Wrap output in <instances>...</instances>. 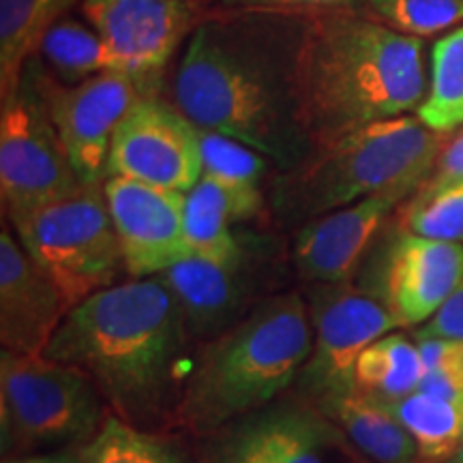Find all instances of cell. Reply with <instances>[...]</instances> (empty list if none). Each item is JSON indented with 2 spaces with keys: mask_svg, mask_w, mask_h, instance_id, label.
<instances>
[{
  "mask_svg": "<svg viewBox=\"0 0 463 463\" xmlns=\"http://www.w3.org/2000/svg\"><path fill=\"white\" fill-rule=\"evenodd\" d=\"M309 17L211 14L189 34L174 80L176 108L200 129L262 153L279 172L314 155L298 106Z\"/></svg>",
  "mask_w": 463,
  "mask_h": 463,
  "instance_id": "1",
  "label": "cell"
},
{
  "mask_svg": "<svg viewBox=\"0 0 463 463\" xmlns=\"http://www.w3.org/2000/svg\"><path fill=\"white\" fill-rule=\"evenodd\" d=\"M183 311L157 277L101 289L73 307L43 356L95 382L109 412L137 430L176 422L194 358Z\"/></svg>",
  "mask_w": 463,
  "mask_h": 463,
  "instance_id": "2",
  "label": "cell"
},
{
  "mask_svg": "<svg viewBox=\"0 0 463 463\" xmlns=\"http://www.w3.org/2000/svg\"><path fill=\"white\" fill-rule=\"evenodd\" d=\"M420 37L358 11L311 15L298 56V106L314 150L425 99Z\"/></svg>",
  "mask_w": 463,
  "mask_h": 463,
  "instance_id": "3",
  "label": "cell"
},
{
  "mask_svg": "<svg viewBox=\"0 0 463 463\" xmlns=\"http://www.w3.org/2000/svg\"><path fill=\"white\" fill-rule=\"evenodd\" d=\"M311 350L307 298L297 292L264 297L241 322L195 352L174 427L204 439L277 402L297 384Z\"/></svg>",
  "mask_w": 463,
  "mask_h": 463,
  "instance_id": "4",
  "label": "cell"
},
{
  "mask_svg": "<svg viewBox=\"0 0 463 463\" xmlns=\"http://www.w3.org/2000/svg\"><path fill=\"white\" fill-rule=\"evenodd\" d=\"M444 133L419 116H397L363 127L331 146L314 150L270 184V211L281 225H303L335 208L378 194L408 198L436 164Z\"/></svg>",
  "mask_w": 463,
  "mask_h": 463,
  "instance_id": "5",
  "label": "cell"
},
{
  "mask_svg": "<svg viewBox=\"0 0 463 463\" xmlns=\"http://www.w3.org/2000/svg\"><path fill=\"white\" fill-rule=\"evenodd\" d=\"M109 412L89 375L48 356L0 354V436L9 457L84 447Z\"/></svg>",
  "mask_w": 463,
  "mask_h": 463,
  "instance_id": "6",
  "label": "cell"
},
{
  "mask_svg": "<svg viewBox=\"0 0 463 463\" xmlns=\"http://www.w3.org/2000/svg\"><path fill=\"white\" fill-rule=\"evenodd\" d=\"M11 225L24 251L56 283L71 309L116 286L125 270L103 184H86L69 198L11 219Z\"/></svg>",
  "mask_w": 463,
  "mask_h": 463,
  "instance_id": "7",
  "label": "cell"
},
{
  "mask_svg": "<svg viewBox=\"0 0 463 463\" xmlns=\"http://www.w3.org/2000/svg\"><path fill=\"white\" fill-rule=\"evenodd\" d=\"M86 184L75 174L65 144L45 106L37 65L31 61L0 112V194L9 222L78 194Z\"/></svg>",
  "mask_w": 463,
  "mask_h": 463,
  "instance_id": "8",
  "label": "cell"
},
{
  "mask_svg": "<svg viewBox=\"0 0 463 463\" xmlns=\"http://www.w3.org/2000/svg\"><path fill=\"white\" fill-rule=\"evenodd\" d=\"M314 326V350L297 380L307 402L322 405L354 392L358 358L375 339L397 331L391 311L363 288L311 283L305 294Z\"/></svg>",
  "mask_w": 463,
  "mask_h": 463,
  "instance_id": "9",
  "label": "cell"
},
{
  "mask_svg": "<svg viewBox=\"0 0 463 463\" xmlns=\"http://www.w3.org/2000/svg\"><path fill=\"white\" fill-rule=\"evenodd\" d=\"M202 463H369L316 403L297 395L204 438Z\"/></svg>",
  "mask_w": 463,
  "mask_h": 463,
  "instance_id": "10",
  "label": "cell"
},
{
  "mask_svg": "<svg viewBox=\"0 0 463 463\" xmlns=\"http://www.w3.org/2000/svg\"><path fill=\"white\" fill-rule=\"evenodd\" d=\"M50 118L65 144L75 174L84 184H103L114 131L146 89L133 75L108 71L82 84H58L37 67Z\"/></svg>",
  "mask_w": 463,
  "mask_h": 463,
  "instance_id": "11",
  "label": "cell"
},
{
  "mask_svg": "<svg viewBox=\"0 0 463 463\" xmlns=\"http://www.w3.org/2000/svg\"><path fill=\"white\" fill-rule=\"evenodd\" d=\"M202 174L198 127L176 106L144 97L114 131L108 176L187 194Z\"/></svg>",
  "mask_w": 463,
  "mask_h": 463,
  "instance_id": "12",
  "label": "cell"
},
{
  "mask_svg": "<svg viewBox=\"0 0 463 463\" xmlns=\"http://www.w3.org/2000/svg\"><path fill=\"white\" fill-rule=\"evenodd\" d=\"M463 281V245L399 230L382 247L363 289L380 300L399 328L420 326Z\"/></svg>",
  "mask_w": 463,
  "mask_h": 463,
  "instance_id": "13",
  "label": "cell"
},
{
  "mask_svg": "<svg viewBox=\"0 0 463 463\" xmlns=\"http://www.w3.org/2000/svg\"><path fill=\"white\" fill-rule=\"evenodd\" d=\"M200 0H84V20L99 33L150 97L174 52L200 24Z\"/></svg>",
  "mask_w": 463,
  "mask_h": 463,
  "instance_id": "14",
  "label": "cell"
},
{
  "mask_svg": "<svg viewBox=\"0 0 463 463\" xmlns=\"http://www.w3.org/2000/svg\"><path fill=\"white\" fill-rule=\"evenodd\" d=\"M103 194L125 270L133 279L157 277L191 256L184 234V194L123 176H108Z\"/></svg>",
  "mask_w": 463,
  "mask_h": 463,
  "instance_id": "15",
  "label": "cell"
},
{
  "mask_svg": "<svg viewBox=\"0 0 463 463\" xmlns=\"http://www.w3.org/2000/svg\"><path fill=\"white\" fill-rule=\"evenodd\" d=\"M71 305L34 264L20 241L0 232V344L22 356H43Z\"/></svg>",
  "mask_w": 463,
  "mask_h": 463,
  "instance_id": "16",
  "label": "cell"
},
{
  "mask_svg": "<svg viewBox=\"0 0 463 463\" xmlns=\"http://www.w3.org/2000/svg\"><path fill=\"white\" fill-rule=\"evenodd\" d=\"M402 194H378L307 222L292 242V262L305 283H347Z\"/></svg>",
  "mask_w": 463,
  "mask_h": 463,
  "instance_id": "17",
  "label": "cell"
},
{
  "mask_svg": "<svg viewBox=\"0 0 463 463\" xmlns=\"http://www.w3.org/2000/svg\"><path fill=\"white\" fill-rule=\"evenodd\" d=\"M157 279L176 298L191 337L200 344L223 335L262 300L256 298V275L249 269L247 251L232 262L189 256Z\"/></svg>",
  "mask_w": 463,
  "mask_h": 463,
  "instance_id": "18",
  "label": "cell"
},
{
  "mask_svg": "<svg viewBox=\"0 0 463 463\" xmlns=\"http://www.w3.org/2000/svg\"><path fill=\"white\" fill-rule=\"evenodd\" d=\"M262 189L234 187L202 174L184 194V234L191 256L211 262H232L245 253L232 225L251 222L264 211Z\"/></svg>",
  "mask_w": 463,
  "mask_h": 463,
  "instance_id": "19",
  "label": "cell"
},
{
  "mask_svg": "<svg viewBox=\"0 0 463 463\" xmlns=\"http://www.w3.org/2000/svg\"><path fill=\"white\" fill-rule=\"evenodd\" d=\"M369 463H422L416 439L384 405L350 392L317 405Z\"/></svg>",
  "mask_w": 463,
  "mask_h": 463,
  "instance_id": "20",
  "label": "cell"
},
{
  "mask_svg": "<svg viewBox=\"0 0 463 463\" xmlns=\"http://www.w3.org/2000/svg\"><path fill=\"white\" fill-rule=\"evenodd\" d=\"M84 0H0V95L17 90L26 65L58 20Z\"/></svg>",
  "mask_w": 463,
  "mask_h": 463,
  "instance_id": "21",
  "label": "cell"
},
{
  "mask_svg": "<svg viewBox=\"0 0 463 463\" xmlns=\"http://www.w3.org/2000/svg\"><path fill=\"white\" fill-rule=\"evenodd\" d=\"M37 56L45 62L52 78L65 86L82 84L108 71L125 73L123 62L108 48L99 33L89 22L71 15L58 20L45 33Z\"/></svg>",
  "mask_w": 463,
  "mask_h": 463,
  "instance_id": "22",
  "label": "cell"
},
{
  "mask_svg": "<svg viewBox=\"0 0 463 463\" xmlns=\"http://www.w3.org/2000/svg\"><path fill=\"white\" fill-rule=\"evenodd\" d=\"M425 364L419 344L403 333L375 339L363 352L354 372V392L378 403H395L419 391Z\"/></svg>",
  "mask_w": 463,
  "mask_h": 463,
  "instance_id": "23",
  "label": "cell"
},
{
  "mask_svg": "<svg viewBox=\"0 0 463 463\" xmlns=\"http://www.w3.org/2000/svg\"><path fill=\"white\" fill-rule=\"evenodd\" d=\"M416 439L422 463H442L463 444V402L416 391L382 403Z\"/></svg>",
  "mask_w": 463,
  "mask_h": 463,
  "instance_id": "24",
  "label": "cell"
},
{
  "mask_svg": "<svg viewBox=\"0 0 463 463\" xmlns=\"http://www.w3.org/2000/svg\"><path fill=\"white\" fill-rule=\"evenodd\" d=\"M416 116L438 133L463 125V26L433 45L430 92Z\"/></svg>",
  "mask_w": 463,
  "mask_h": 463,
  "instance_id": "25",
  "label": "cell"
},
{
  "mask_svg": "<svg viewBox=\"0 0 463 463\" xmlns=\"http://www.w3.org/2000/svg\"><path fill=\"white\" fill-rule=\"evenodd\" d=\"M82 463H191L176 439L137 430L109 414L97 436L80 449Z\"/></svg>",
  "mask_w": 463,
  "mask_h": 463,
  "instance_id": "26",
  "label": "cell"
},
{
  "mask_svg": "<svg viewBox=\"0 0 463 463\" xmlns=\"http://www.w3.org/2000/svg\"><path fill=\"white\" fill-rule=\"evenodd\" d=\"M402 228L444 242L463 241V178L425 181L403 208Z\"/></svg>",
  "mask_w": 463,
  "mask_h": 463,
  "instance_id": "27",
  "label": "cell"
},
{
  "mask_svg": "<svg viewBox=\"0 0 463 463\" xmlns=\"http://www.w3.org/2000/svg\"><path fill=\"white\" fill-rule=\"evenodd\" d=\"M198 142L202 155V167L208 176L217 181L234 184V187L262 189V178L270 167V159H266L256 148L247 146L245 142L223 136V133L200 129Z\"/></svg>",
  "mask_w": 463,
  "mask_h": 463,
  "instance_id": "28",
  "label": "cell"
},
{
  "mask_svg": "<svg viewBox=\"0 0 463 463\" xmlns=\"http://www.w3.org/2000/svg\"><path fill=\"white\" fill-rule=\"evenodd\" d=\"M382 24L412 37L442 33L463 20V0H364Z\"/></svg>",
  "mask_w": 463,
  "mask_h": 463,
  "instance_id": "29",
  "label": "cell"
},
{
  "mask_svg": "<svg viewBox=\"0 0 463 463\" xmlns=\"http://www.w3.org/2000/svg\"><path fill=\"white\" fill-rule=\"evenodd\" d=\"M414 341L425 364L419 391L463 402V341L442 337H414Z\"/></svg>",
  "mask_w": 463,
  "mask_h": 463,
  "instance_id": "30",
  "label": "cell"
},
{
  "mask_svg": "<svg viewBox=\"0 0 463 463\" xmlns=\"http://www.w3.org/2000/svg\"><path fill=\"white\" fill-rule=\"evenodd\" d=\"M364 0H200L204 15L266 14V15H322L358 11Z\"/></svg>",
  "mask_w": 463,
  "mask_h": 463,
  "instance_id": "31",
  "label": "cell"
},
{
  "mask_svg": "<svg viewBox=\"0 0 463 463\" xmlns=\"http://www.w3.org/2000/svg\"><path fill=\"white\" fill-rule=\"evenodd\" d=\"M414 337H442L463 341V281L444 305L425 324L416 328Z\"/></svg>",
  "mask_w": 463,
  "mask_h": 463,
  "instance_id": "32",
  "label": "cell"
},
{
  "mask_svg": "<svg viewBox=\"0 0 463 463\" xmlns=\"http://www.w3.org/2000/svg\"><path fill=\"white\" fill-rule=\"evenodd\" d=\"M455 178H463V131L457 133L455 137L447 140L444 137L442 148H439L433 170L425 181L438 183V181H455Z\"/></svg>",
  "mask_w": 463,
  "mask_h": 463,
  "instance_id": "33",
  "label": "cell"
},
{
  "mask_svg": "<svg viewBox=\"0 0 463 463\" xmlns=\"http://www.w3.org/2000/svg\"><path fill=\"white\" fill-rule=\"evenodd\" d=\"M26 463H82L80 450H56V453L26 457Z\"/></svg>",
  "mask_w": 463,
  "mask_h": 463,
  "instance_id": "34",
  "label": "cell"
},
{
  "mask_svg": "<svg viewBox=\"0 0 463 463\" xmlns=\"http://www.w3.org/2000/svg\"><path fill=\"white\" fill-rule=\"evenodd\" d=\"M442 463H463V444H461V447H459V449H457V450H455V453H453V455H450V457H449V459H447V461H442Z\"/></svg>",
  "mask_w": 463,
  "mask_h": 463,
  "instance_id": "35",
  "label": "cell"
},
{
  "mask_svg": "<svg viewBox=\"0 0 463 463\" xmlns=\"http://www.w3.org/2000/svg\"><path fill=\"white\" fill-rule=\"evenodd\" d=\"M3 463H26V457H9Z\"/></svg>",
  "mask_w": 463,
  "mask_h": 463,
  "instance_id": "36",
  "label": "cell"
}]
</instances>
